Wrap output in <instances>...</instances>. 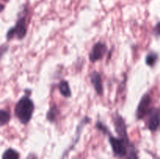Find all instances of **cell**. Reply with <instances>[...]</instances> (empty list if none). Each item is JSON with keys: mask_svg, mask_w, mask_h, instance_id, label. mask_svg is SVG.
<instances>
[{"mask_svg": "<svg viewBox=\"0 0 160 159\" xmlns=\"http://www.w3.org/2000/svg\"><path fill=\"white\" fill-rule=\"evenodd\" d=\"M59 90L60 91L61 94L65 98H70L71 96V90H70V85H69L68 82L67 80H61L59 83Z\"/></svg>", "mask_w": 160, "mask_h": 159, "instance_id": "cell-9", "label": "cell"}, {"mask_svg": "<svg viewBox=\"0 0 160 159\" xmlns=\"http://www.w3.org/2000/svg\"><path fill=\"white\" fill-rule=\"evenodd\" d=\"M27 31H28V23H27L26 14H24L18 18L15 26L11 27L8 31L6 34V38L9 41L14 37H17V39L21 40L25 37Z\"/></svg>", "mask_w": 160, "mask_h": 159, "instance_id": "cell-3", "label": "cell"}, {"mask_svg": "<svg viewBox=\"0 0 160 159\" xmlns=\"http://www.w3.org/2000/svg\"><path fill=\"white\" fill-rule=\"evenodd\" d=\"M126 159H138V153L137 151H136L135 147H134L133 144H131V146H130L128 154H127L126 156Z\"/></svg>", "mask_w": 160, "mask_h": 159, "instance_id": "cell-14", "label": "cell"}, {"mask_svg": "<svg viewBox=\"0 0 160 159\" xmlns=\"http://www.w3.org/2000/svg\"><path fill=\"white\" fill-rule=\"evenodd\" d=\"M10 113L8 111L4 110V109H2L0 111V125H1V126H3L7 124L9 122V120H10Z\"/></svg>", "mask_w": 160, "mask_h": 159, "instance_id": "cell-12", "label": "cell"}, {"mask_svg": "<svg viewBox=\"0 0 160 159\" xmlns=\"http://www.w3.org/2000/svg\"><path fill=\"white\" fill-rule=\"evenodd\" d=\"M91 82L98 95L103 94V84L101 74L98 72L94 71L91 75Z\"/></svg>", "mask_w": 160, "mask_h": 159, "instance_id": "cell-8", "label": "cell"}, {"mask_svg": "<svg viewBox=\"0 0 160 159\" xmlns=\"http://www.w3.org/2000/svg\"><path fill=\"white\" fill-rule=\"evenodd\" d=\"M34 111V104L28 95H23L17 102L14 113L22 124H28L32 118Z\"/></svg>", "mask_w": 160, "mask_h": 159, "instance_id": "cell-1", "label": "cell"}, {"mask_svg": "<svg viewBox=\"0 0 160 159\" xmlns=\"http://www.w3.org/2000/svg\"><path fill=\"white\" fill-rule=\"evenodd\" d=\"M152 102V98L148 94H145L141 99L138 106L137 112H136V116L138 119H142L145 118L146 115H148L152 108L150 107V104Z\"/></svg>", "mask_w": 160, "mask_h": 159, "instance_id": "cell-4", "label": "cell"}, {"mask_svg": "<svg viewBox=\"0 0 160 159\" xmlns=\"http://www.w3.org/2000/svg\"><path fill=\"white\" fill-rule=\"evenodd\" d=\"M107 51V46L106 44L101 41H98L94 45L90 54L89 59L92 62H95L98 60H101Z\"/></svg>", "mask_w": 160, "mask_h": 159, "instance_id": "cell-6", "label": "cell"}, {"mask_svg": "<svg viewBox=\"0 0 160 159\" xmlns=\"http://www.w3.org/2000/svg\"><path fill=\"white\" fill-rule=\"evenodd\" d=\"M109 141L114 155L120 158L126 157L130 146L132 144L130 140H124L120 137H115L111 134L109 136Z\"/></svg>", "mask_w": 160, "mask_h": 159, "instance_id": "cell-2", "label": "cell"}, {"mask_svg": "<svg viewBox=\"0 0 160 159\" xmlns=\"http://www.w3.org/2000/svg\"><path fill=\"white\" fill-rule=\"evenodd\" d=\"M96 126L97 129H98L99 131H101L102 133L106 134V135H108V136L110 135V132H109V129H108V128L106 127L102 123H101V122H98V123H96V126Z\"/></svg>", "mask_w": 160, "mask_h": 159, "instance_id": "cell-15", "label": "cell"}, {"mask_svg": "<svg viewBox=\"0 0 160 159\" xmlns=\"http://www.w3.org/2000/svg\"><path fill=\"white\" fill-rule=\"evenodd\" d=\"M154 31L157 35H160V22L156 25L154 28Z\"/></svg>", "mask_w": 160, "mask_h": 159, "instance_id": "cell-16", "label": "cell"}, {"mask_svg": "<svg viewBox=\"0 0 160 159\" xmlns=\"http://www.w3.org/2000/svg\"><path fill=\"white\" fill-rule=\"evenodd\" d=\"M59 113V109H58V108L56 107V105L52 106L46 114L47 119H48L49 122H51V123H53V122L56 121Z\"/></svg>", "mask_w": 160, "mask_h": 159, "instance_id": "cell-11", "label": "cell"}, {"mask_svg": "<svg viewBox=\"0 0 160 159\" xmlns=\"http://www.w3.org/2000/svg\"><path fill=\"white\" fill-rule=\"evenodd\" d=\"M2 159H20V154L12 148H8L2 154Z\"/></svg>", "mask_w": 160, "mask_h": 159, "instance_id": "cell-10", "label": "cell"}, {"mask_svg": "<svg viewBox=\"0 0 160 159\" xmlns=\"http://www.w3.org/2000/svg\"><path fill=\"white\" fill-rule=\"evenodd\" d=\"M148 128L152 132H155L160 126V109L152 108L148 113Z\"/></svg>", "mask_w": 160, "mask_h": 159, "instance_id": "cell-7", "label": "cell"}, {"mask_svg": "<svg viewBox=\"0 0 160 159\" xmlns=\"http://www.w3.org/2000/svg\"><path fill=\"white\" fill-rule=\"evenodd\" d=\"M113 123L115 130L117 132V135L120 138L124 139V140H129L128 137V130H127V126L125 123L124 119L120 114L117 113L113 116Z\"/></svg>", "mask_w": 160, "mask_h": 159, "instance_id": "cell-5", "label": "cell"}, {"mask_svg": "<svg viewBox=\"0 0 160 159\" xmlns=\"http://www.w3.org/2000/svg\"><path fill=\"white\" fill-rule=\"evenodd\" d=\"M157 59H158L157 53L150 52L148 53V55H147L146 58H145V62H146V64L148 65V66L152 67L153 65L156 64Z\"/></svg>", "mask_w": 160, "mask_h": 159, "instance_id": "cell-13", "label": "cell"}]
</instances>
